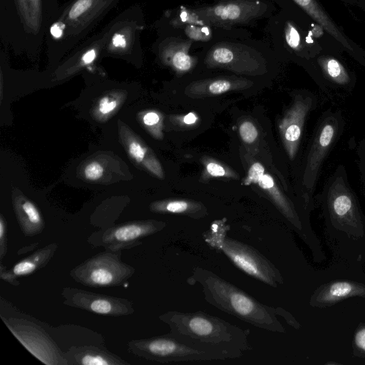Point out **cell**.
Masks as SVG:
<instances>
[{
    "label": "cell",
    "instance_id": "obj_33",
    "mask_svg": "<svg viewBox=\"0 0 365 365\" xmlns=\"http://www.w3.org/2000/svg\"><path fill=\"white\" fill-rule=\"evenodd\" d=\"M0 256L2 259L6 252V227L3 217L0 220Z\"/></svg>",
    "mask_w": 365,
    "mask_h": 365
},
{
    "label": "cell",
    "instance_id": "obj_12",
    "mask_svg": "<svg viewBox=\"0 0 365 365\" xmlns=\"http://www.w3.org/2000/svg\"><path fill=\"white\" fill-rule=\"evenodd\" d=\"M135 354L161 363L221 360L217 355L190 346L170 333L132 343Z\"/></svg>",
    "mask_w": 365,
    "mask_h": 365
},
{
    "label": "cell",
    "instance_id": "obj_38",
    "mask_svg": "<svg viewBox=\"0 0 365 365\" xmlns=\"http://www.w3.org/2000/svg\"><path fill=\"white\" fill-rule=\"evenodd\" d=\"M197 119V116L194 113H190L185 116L184 122L186 124H193L196 122Z\"/></svg>",
    "mask_w": 365,
    "mask_h": 365
},
{
    "label": "cell",
    "instance_id": "obj_21",
    "mask_svg": "<svg viewBox=\"0 0 365 365\" xmlns=\"http://www.w3.org/2000/svg\"><path fill=\"white\" fill-rule=\"evenodd\" d=\"M56 247V244L49 245L19 262L10 270L4 272L1 269V277L13 283V281L16 280L17 277L32 274L47 264L52 257Z\"/></svg>",
    "mask_w": 365,
    "mask_h": 365
},
{
    "label": "cell",
    "instance_id": "obj_23",
    "mask_svg": "<svg viewBox=\"0 0 365 365\" xmlns=\"http://www.w3.org/2000/svg\"><path fill=\"white\" fill-rule=\"evenodd\" d=\"M257 184L270 195L283 215L297 228L301 229V222L294 208L276 187L273 178L264 173L258 180Z\"/></svg>",
    "mask_w": 365,
    "mask_h": 365
},
{
    "label": "cell",
    "instance_id": "obj_8",
    "mask_svg": "<svg viewBox=\"0 0 365 365\" xmlns=\"http://www.w3.org/2000/svg\"><path fill=\"white\" fill-rule=\"evenodd\" d=\"M145 28V16L139 4L131 5L122 11L104 26V57L140 61L143 57L140 36Z\"/></svg>",
    "mask_w": 365,
    "mask_h": 365
},
{
    "label": "cell",
    "instance_id": "obj_18",
    "mask_svg": "<svg viewBox=\"0 0 365 365\" xmlns=\"http://www.w3.org/2000/svg\"><path fill=\"white\" fill-rule=\"evenodd\" d=\"M66 298L71 305L98 314L125 315L133 312L131 304L125 300L96 294L83 290L68 289Z\"/></svg>",
    "mask_w": 365,
    "mask_h": 365
},
{
    "label": "cell",
    "instance_id": "obj_24",
    "mask_svg": "<svg viewBox=\"0 0 365 365\" xmlns=\"http://www.w3.org/2000/svg\"><path fill=\"white\" fill-rule=\"evenodd\" d=\"M126 148L130 156L135 162L143 163L147 169L159 178L163 177V172L159 162L140 140L135 138L128 140L126 143Z\"/></svg>",
    "mask_w": 365,
    "mask_h": 365
},
{
    "label": "cell",
    "instance_id": "obj_37",
    "mask_svg": "<svg viewBox=\"0 0 365 365\" xmlns=\"http://www.w3.org/2000/svg\"><path fill=\"white\" fill-rule=\"evenodd\" d=\"M46 5L50 21L60 7L59 0H46Z\"/></svg>",
    "mask_w": 365,
    "mask_h": 365
},
{
    "label": "cell",
    "instance_id": "obj_13",
    "mask_svg": "<svg viewBox=\"0 0 365 365\" xmlns=\"http://www.w3.org/2000/svg\"><path fill=\"white\" fill-rule=\"evenodd\" d=\"M132 267L123 264L109 253L101 254L88 259L71 272V276L90 287L117 286L133 274Z\"/></svg>",
    "mask_w": 365,
    "mask_h": 365
},
{
    "label": "cell",
    "instance_id": "obj_31",
    "mask_svg": "<svg viewBox=\"0 0 365 365\" xmlns=\"http://www.w3.org/2000/svg\"><path fill=\"white\" fill-rule=\"evenodd\" d=\"M118 106V101L111 96L103 97L98 104V112L101 115H108L113 113Z\"/></svg>",
    "mask_w": 365,
    "mask_h": 365
},
{
    "label": "cell",
    "instance_id": "obj_29",
    "mask_svg": "<svg viewBox=\"0 0 365 365\" xmlns=\"http://www.w3.org/2000/svg\"><path fill=\"white\" fill-rule=\"evenodd\" d=\"M104 173V168L101 163L97 161H92L88 163L84 170L85 178L88 180H98L101 178Z\"/></svg>",
    "mask_w": 365,
    "mask_h": 365
},
{
    "label": "cell",
    "instance_id": "obj_5",
    "mask_svg": "<svg viewBox=\"0 0 365 365\" xmlns=\"http://www.w3.org/2000/svg\"><path fill=\"white\" fill-rule=\"evenodd\" d=\"M198 54L206 68L250 75L266 72L277 56L268 42L253 37L219 41L202 47Z\"/></svg>",
    "mask_w": 365,
    "mask_h": 365
},
{
    "label": "cell",
    "instance_id": "obj_3",
    "mask_svg": "<svg viewBox=\"0 0 365 365\" xmlns=\"http://www.w3.org/2000/svg\"><path fill=\"white\" fill-rule=\"evenodd\" d=\"M187 281L191 285L200 284L205 299L217 309L259 329L284 331L277 317L278 309L258 302L215 273L195 267Z\"/></svg>",
    "mask_w": 365,
    "mask_h": 365
},
{
    "label": "cell",
    "instance_id": "obj_36",
    "mask_svg": "<svg viewBox=\"0 0 365 365\" xmlns=\"http://www.w3.org/2000/svg\"><path fill=\"white\" fill-rule=\"evenodd\" d=\"M354 344L359 350L365 353V326L361 327L356 332Z\"/></svg>",
    "mask_w": 365,
    "mask_h": 365
},
{
    "label": "cell",
    "instance_id": "obj_28",
    "mask_svg": "<svg viewBox=\"0 0 365 365\" xmlns=\"http://www.w3.org/2000/svg\"><path fill=\"white\" fill-rule=\"evenodd\" d=\"M235 82L226 79L217 78L209 81L207 90L212 94H222L230 90Z\"/></svg>",
    "mask_w": 365,
    "mask_h": 365
},
{
    "label": "cell",
    "instance_id": "obj_22",
    "mask_svg": "<svg viewBox=\"0 0 365 365\" xmlns=\"http://www.w3.org/2000/svg\"><path fill=\"white\" fill-rule=\"evenodd\" d=\"M15 210L24 235L33 236L42 232L44 223L39 210L32 202L23 199L16 202Z\"/></svg>",
    "mask_w": 365,
    "mask_h": 365
},
{
    "label": "cell",
    "instance_id": "obj_19",
    "mask_svg": "<svg viewBox=\"0 0 365 365\" xmlns=\"http://www.w3.org/2000/svg\"><path fill=\"white\" fill-rule=\"evenodd\" d=\"M291 1L342 45L357 61H361L362 60L360 56L363 51L341 31L317 0Z\"/></svg>",
    "mask_w": 365,
    "mask_h": 365
},
{
    "label": "cell",
    "instance_id": "obj_25",
    "mask_svg": "<svg viewBox=\"0 0 365 365\" xmlns=\"http://www.w3.org/2000/svg\"><path fill=\"white\" fill-rule=\"evenodd\" d=\"M76 364L83 365H110L125 364L115 356L98 349L81 348L73 354Z\"/></svg>",
    "mask_w": 365,
    "mask_h": 365
},
{
    "label": "cell",
    "instance_id": "obj_15",
    "mask_svg": "<svg viewBox=\"0 0 365 365\" xmlns=\"http://www.w3.org/2000/svg\"><path fill=\"white\" fill-rule=\"evenodd\" d=\"M311 94H297L291 107L286 111L279 124L282 143L290 159H294L302 134L307 114L314 106Z\"/></svg>",
    "mask_w": 365,
    "mask_h": 365
},
{
    "label": "cell",
    "instance_id": "obj_35",
    "mask_svg": "<svg viewBox=\"0 0 365 365\" xmlns=\"http://www.w3.org/2000/svg\"><path fill=\"white\" fill-rule=\"evenodd\" d=\"M207 173L213 177H222L226 175V172L222 166L216 163H209L206 166Z\"/></svg>",
    "mask_w": 365,
    "mask_h": 365
},
{
    "label": "cell",
    "instance_id": "obj_9",
    "mask_svg": "<svg viewBox=\"0 0 365 365\" xmlns=\"http://www.w3.org/2000/svg\"><path fill=\"white\" fill-rule=\"evenodd\" d=\"M322 197L331 222L351 233H363L364 219L346 172L339 165L324 185Z\"/></svg>",
    "mask_w": 365,
    "mask_h": 365
},
{
    "label": "cell",
    "instance_id": "obj_34",
    "mask_svg": "<svg viewBox=\"0 0 365 365\" xmlns=\"http://www.w3.org/2000/svg\"><path fill=\"white\" fill-rule=\"evenodd\" d=\"M143 122L146 126L153 127L160 122V116L156 112L150 111L143 115Z\"/></svg>",
    "mask_w": 365,
    "mask_h": 365
},
{
    "label": "cell",
    "instance_id": "obj_14",
    "mask_svg": "<svg viewBox=\"0 0 365 365\" xmlns=\"http://www.w3.org/2000/svg\"><path fill=\"white\" fill-rule=\"evenodd\" d=\"M193 48L197 47L192 41L167 35H157L151 46L158 60L178 73H187L199 64V54H194Z\"/></svg>",
    "mask_w": 365,
    "mask_h": 365
},
{
    "label": "cell",
    "instance_id": "obj_7",
    "mask_svg": "<svg viewBox=\"0 0 365 365\" xmlns=\"http://www.w3.org/2000/svg\"><path fill=\"white\" fill-rule=\"evenodd\" d=\"M204 237L210 246L223 252L245 274L273 287L283 283L281 273L269 260L254 247L227 237L221 223L213 225Z\"/></svg>",
    "mask_w": 365,
    "mask_h": 365
},
{
    "label": "cell",
    "instance_id": "obj_11",
    "mask_svg": "<svg viewBox=\"0 0 365 365\" xmlns=\"http://www.w3.org/2000/svg\"><path fill=\"white\" fill-rule=\"evenodd\" d=\"M342 117L328 112L322 116L312 140L302 176L304 200L307 203L314 190L322 165L342 128Z\"/></svg>",
    "mask_w": 365,
    "mask_h": 365
},
{
    "label": "cell",
    "instance_id": "obj_4",
    "mask_svg": "<svg viewBox=\"0 0 365 365\" xmlns=\"http://www.w3.org/2000/svg\"><path fill=\"white\" fill-rule=\"evenodd\" d=\"M49 23L46 0H0L1 46L36 58Z\"/></svg>",
    "mask_w": 365,
    "mask_h": 365
},
{
    "label": "cell",
    "instance_id": "obj_30",
    "mask_svg": "<svg viewBox=\"0 0 365 365\" xmlns=\"http://www.w3.org/2000/svg\"><path fill=\"white\" fill-rule=\"evenodd\" d=\"M240 135L243 141L252 143L257 138L258 132L252 123L245 121L240 126Z\"/></svg>",
    "mask_w": 365,
    "mask_h": 365
},
{
    "label": "cell",
    "instance_id": "obj_1",
    "mask_svg": "<svg viewBox=\"0 0 365 365\" xmlns=\"http://www.w3.org/2000/svg\"><path fill=\"white\" fill-rule=\"evenodd\" d=\"M179 341L214 354L221 360L236 359L250 350V330L203 312L171 311L160 316Z\"/></svg>",
    "mask_w": 365,
    "mask_h": 365
},
{
    "label": "cell",
    "instance_id": "obj_26",
    "mask_svg": "<svg viewBox=\"0 0 365 365\" xmlns=\"http://www.w3.org/2000/svg\"><path fill=\"white\" fill-rule=\"evenodd\" d=\"M318 63L324 76L331 82L339 86H347L351 77L344 65L331 56H322Z\"/></svg>",
    "mask_w": 365,
    "mask_h": 365
},
{
    "label": "cell",
    "instance_id": "obj_27",
    "mask_svg": "<svg viewBox=\"0 0 365 365\" xmlns=\"http://www.w3.org/2000/svg\"><path fill=\"white\" fill-rule=\"evenodd\" d=\"M151 208L159 212L185 214L191 217H199L204 215V210L200 205L185 200H170L154 203Z\"/></svg>",
    "mask_w": 365,
    "mask_h": 365
},
{
    "label": "cell",
    "instance_id": "obj_10",
    "mask_svg": "<svg viewBox=\"0 0 365 365\" xmlns=\"http://www.w3.org/2000/svg\"><path fill=\"white\" fill-rule=\"evenodd\" d=\"M191 6L216 25L235 27L254 25L277 11V4L271 0H214L212 4Z\"/></svg>",
    "mask_w": 365,
    "mask_h": 365
},
{
    "label": "cell",
    "instance_id": "obj_20",
    "mask_svg": "<svg viewBox=\"0 0 365 365\" xmlns=\"http://www.w3.org/2000/svg\"><path fill=\"white\" fill-rule=\"evenodd\" d=\"M365 297V286L352 282L340 281L326 284L314 295V302L319 306L331 305L352 297Z\"/></svg>",
    "mask_w": 365,
    "mask_h": 365
},
{
    "label": "cell",
    "instance_id": "obj_39",
    "mask_svg": "<svg viewBox=\"0 0 365 365\" xmlns=\"http://www.w3.org/2000/svg\"><path fill=\"white\" fill-rule=\"evenodd\" d=\"M271 1H273L274 3H275L277 5H278V4H279V0H271Z\"/></svg>",
    "mask_w": 365,
    "mask_h": 365
},
{
    "label": "cell",
    "instance_id": "obj_6",
    "mask_svg": "<svg viewBox=\"0 0 365 365\" xmlns=\"http://www.w3.org/2000/svg\"><path fill=\"white\" fill-rule=\"evenodd\" d=\"M153 27L157 35L180 37L192 41L197 48L222 40L252 37L244 27L220 26L207 21L191 6L165 11Z\"/></svg>",
    "mask_w": 365,
    "mask_h": 365
},
{
    "label": "cell",
    "instance_id": "obj_16",
    "mask_svg": "<svg viewBox=\"0 0 365 365\" xmlns=\"http://www.w3.org/2000/svg\"><path fill=\"white\" fill-rule=\"evenodd\" d=\"M165 226L163 222L153 220L123 224L105 231L98 245L110 251H120L136 245L138 241L159 232Z\"/></svg>",
    "mask_w": 365,
    "mask_h": 365
},
{
    "label": "cell",
    "instance_id": "obj_32",
    "mask_svg": "<svg viewBox=\"0 0 365 365\" xmlns=\"http://www.w3.org/2000/svg\"><path fill=\"white\" fill-rule=\"evenodd\" d=\"M264 174V168L259 163H253L249 169L247 178L245 184L257 183L260 178Z\"/></svg>",
    "mask_w": 365,
    "mask_h": 365
},
{
    "label": "cell",
    "instance_id": "obj_2",
    "mask_svg": "<svg viewBox=\"0 0 365 365\" xmlns=\"http://www.w3.org/2000/svg\"><path fill=\"white\" fill-rule=\"evenodd\" d=\"M122 0H68L49 21L44 46L51 63L58 62L89 36Z\"/></svg>",
    "mask_w": 365,
    "mask_h": 365
},
{
    "label": "cell",
    "instance_id": "obj_17",
    "mask_svg": "<svg viewBox=\"0 0 365 365\" xmlns=\"http://www.w3.org/2000/svg\"><path fill=\"white\" fill-rule=\"evenodd\" d=\"M105 29L89 36L78 44L59 68V73L67 76L82 69L94 71L95 63L104 57Z\"/></svg>",
    "mask_w": 365,
    "mask_h": 365
}]
</instances>
